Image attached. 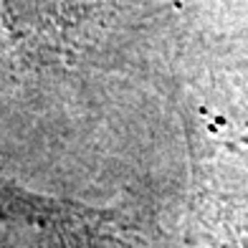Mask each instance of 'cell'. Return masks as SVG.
<instances>
[{"mask_svg": "<svg viewBox=\"0 0 248 248\" xmlns=\"http://www.w3.org/2000/svg\"><path fill=\"white\" fill-rule=\"evenodd\" d=\"M0 248H132L117 218L26 193L0 180Z\"/></svg>", "mask_w": 248, "mask_h": 248, "instance_id": "6da1fadb", "label": "cell"}]
</instances>
